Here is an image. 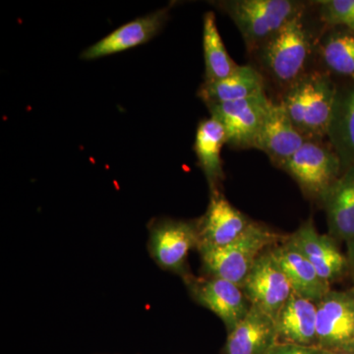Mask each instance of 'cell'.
Here are the masks:
<instances>
[{"label": "cell", "mask_w": 354, "mask_h": 354, "mask_svg": "<svg viewBox=\"0 0 354 354\" xmlns=\"http://www.w3.org/2000/svg\"><path fill=\"white\" fill-rule=\"evenodd\" d=\"M337 91L329 77L304 76L290 88L281 104L298 131L308 140L329 134Z\"/></svg>", "instance_id": "6da1fadb"}, {"label": "cell", "mask_w": 354, "mask_h": 354, "mask_svg": "<svg viewBox=\"0 0 354 354\" xmlns=\"http://www.w3.org/2000/svg\"><path fill=\"white\" fill-rule=\"evenodd\" d=\"M278 239V235L264 225L251 221L245 232L232 243L199 248L203 268L209 277L242 286L258 257Z\"/></svg>", "instance_id": "7a4b0ae2"}, {"label": "cell", "mask_w": 354, "mask_h": 354, "mask_svg": "<svg viewBox=\"0 0 354 354\" xmlns=\"http://www.w3.org/2000/svg\"><path fill=\"white\" fill-rule=\"evenodd\" d=\"M220 6L234 21L248 46L266 43L302 13L301 4L290 0H232L220 2Z\"/></svg>", "instance_id": "3957f363"}, {"label": "cell", "mask_w": 354, "mask_h": 354, "mask_svg": "<svg viewBox=\"0 0 354 354\" xmlns=\"http://www.w3.org/2000/svg\"><path fill=\"white\" fill-rule=\"evenodd\" d=\"M309 53V35L300 13L266 41L263 62L279 83L291 88L304 77Z\"/></svg>", "instance_id": "277c9868"}, {"label": "cell", "mask_w": 354, "mask_h": 354, "mask_svg": "<svg viewBox=\"0 0 354 354\" xmlns=\"http://www.w3.org/2000/svg\"><path fill=\"white\" fill-rule=\"evenodd\" d=\"M281 167L305 192L323 199L339 178L342 165L337 153L307 140Z\"/></svg>", "instance_id": "5b68a950"}, {"label": "cell", "mask_w": 354, "mask_h": 354, "mask_svg": "<svg viewBox=\"0 0 354 354\" xmlns=\"http://www.w3.org/2000/svg\"><path fill=\"white\" fill-rule=\"evenodd\" d=\"M316 305L317 346L354 349V290H330Z\"/></svg>", "instance_id": "8992f818"}, {"label": "cell", "mask_w": 354, "mask_h": 354, "mask_svg": "<svg viewBox=\"0 0 354 354\" xmlns=\"http://www.w3.org/2000/svg\"><path fill=\"white\" fill-rule=\"evenodd\" d=\"M241 288L252 306L262 310L276 321L292 293L288 277L272 248L258 257Z\"/></svg>", "instance_id": "52a82bcc"}, {"label": "cell", "mask_w": 354, "mask_h": 354, "mask_svg": "<svg viewBox=\"0 0 354 354\" xmlns=\"http://www.w3.org/2000/svg\"><path fill=\"white\" fill-rule=\"evenodd\" d=\"M199 225L190 221L160 220L151 225L149 249L162 269L183 272L188 254L199 246Z\"/></svg>", "instance_id": "ba28073f"}, {"label": "cell", "mask_w": 354, "mask_h": 354, "mask_svg": "<svg viewBox=\"0 0 354 354\" xmlns=\"http://www.w3.org/2000/svg\"><path fill=\"white\" fill-rule=\"evenodd\" d=\"M271 102L265 94L207 106L211 118L220 121L225 128L227 144L237 148H253L254 139Z\"/></svg>", "instance_id": "9c48e42d"}, {"label": "cell", "mask_w": 354, "mask_h": 354, "mask_svg": "<svg viewBox=\"0 0 354 354\" xmlns=\"http://www.w3.org/2000/svg\"><path fill=\"white\" fill-rule=\"evenodd\" d=\"M187 281L195 301L216 314L225 324L227 333L243 320L251 308L241 286L232 281L213 277Z\"/></svg>", "instance_id": "30bf717a"}, {"label": "cell", "mask_w": 354, "mask_h": 354, "mask_svg": "<svg viewBox=\"0 0 354 354\" xmlns=\"http://www.w3.org/2000/svg\"><path fill=\"white\" fill-rule=\"evenodd\" d=\"M306 141L291 122L283 104L271 102L254 139L253 148L267 153L272 162L283 167Z\"/></svg>", "instance_id": "8fae6325"}, {"label": "cell", "mask_w": 354, "mask_h": 354, "mask_svg": "<svg viewBox=\"0 0 354 354\" xmlns=\"http://www.w3.org/2000/svg\"><path fill=\"white\" fill-rule=\"evenodd\" d=\"M288 239L330 285L348 271L346 256L341 252L335 239L319 234L311 220L302 223Z\"/></svg>", "instance_id": "7c38bea8"}, {"label": "cell", "mask_w": 354, "mask_h": 354, "mask_svg": "<svg viewBox=\"0 0 354 354\" xmlns=\"http://www.w3.org/2000/svg\"><path fill=\"white\" fill-rule=\"evenodd\" d=\"M167 19L169 8L137 18L84 50L81 57L84 60L97 59L148 43L162 31Z\"/></svg>", "instance_id": "4fadbf2b"}, {"label": "cell", "mask_w": 354, "mask_h": 354, "mask_svg": "<svg viewBox=\"0 0 354 354\" xmlns=\"http://www.w3.org/2000/svg\"><path fill=\"white\" fill-rule=\"evenodd\" d=\"M250 223L251 221L218 191L212 193L208 209L198 223L200 242L197 249L227 245L236 241Z\"/></svg>", "instance_id": "5bb4252c"}, {"label": "cell", "mask_w": 354, "mask_h": 354, "mask_svg": "<svg viewBox=\"0 0 354 354\" xmlns=\"http://www.w3.org/2000/svg\"><path fill=\"white\" fill-rule=\"evenodd\" d=\"M279 339L276 319L251 305L243 320L228 333L225 353L268 354Z\"/></svg>", "instance_id": "9a60e30c"}, {"label": "cell", "mask_w": 354, "mask_h": 354, "mask_svg": "<svg viewBox=\"0 0 354 354\" xmlns=\"http://www.w3.org/2000/svg\"><path fill=\"white\" fill-rule=\"evenodd\" d=\"M272 252L288 277L292 292L298 297L318 304L329 292L330 283L322 279L290 239L272 248Z\"/></svg>", "instance_id": "2e32d148"}, {"label": "cell", "mask_w": 354, "mask_h": 354, "mask_svg": "<svg viewBox=\"0 0 354 354\" xmlns=\"http://www.w3.org/2000/svg\"><path fill=\"white\" fill-rule=\"evenodd\" d=\"M322 201L327 212L329 235L335 241L354 239V165L339 176Z\"/></svg>", "instance_id": "e0dca14e"}, {"label": "cell", "mask_w": 354, "mask_h": 354, "mask_svg": "<svg viewBox=\"0 0 354 354\" xmlns=\"http://www.w3.org/2000/svg\"><path fill=\"white\" fill-rule=\"evenodd\" d=\"M279 339L288 344L311 346L317 337V305L295 292L283 305L277 318Z\"/></svg>", "instance_id": "ac0fdd59"}, {"label": "cell", "mask_w": 354, "mask_h": 354, "mask_svg": "<svg viewBox=\"0 0 354 354\" xmlns=\"http://www.w3.org/2000/svg\"><path fill=\"white\" fill-rule=\"evenodd\" d=\"M261 95H265L264 80L259 72L249 65L239 66L223 80L205 82L199 90V97L206 104L239 101Z\"/></svg>", "instance_id": "d6986e66"}, {"label": "cell", "mask_w": 354, "mask_h": 354, "mask_svg": "<svg viewBox=\"0 0 354 354\" xmlns=\"http://www.w3.org/2000/svg\"><path fill=\"white\" fill-rule=\"evenodd\" d=\"M227 143V133L220 121L209 118L200 122L195 139L194 150L212 193L218 191L223 179L221 151Z\"/></svg>", "instance_id": "ffe728a7"}, {"label": "cell", "mask_w": 354, "mask_h": 354, "mask_svg": "<svg viewBox=\"0 0 354 354\" xmlns=\"http://www.w3.org/2000/svg\"><path fill=\"white\" fill-rule=\"evenodd\" d=\"M335 153L341 158L342 167L354 165V88L337 95L334 116L329 130Z\"/></svg>", "instance_id": "44dd1931"}, {"label": "cell", "mask_w": 354, "mask_h": 354, "mask_svg": "<svg viewBox=\"0 0 354 354\" xmlns=\"http://www.w3.org/2000/svg\"><path fill=\"white\" fill-rule=\"evenodd\" d=\"M203 48L206 65V82L223 80L234 73L241 65L228 55L221 38L213 12L206 13L203 23Z\"/></svg>", "instance_id": "7402d4cb"}, {"label": "cell", "mask_w": 354, "mask_h": 354, "mask_svg": "<svg viewBox=\"0 0 354 354\" xmlns=\"http://www.w3.org/2000/svg\"><path fill=\"white\" fill-rule=\"evenodd\" d=\"M322 55L330 71L354 81V31L330 34L323 44Z\"/></svg>", "instance_id": "603a6c76"}, {"label": "cell", "mask_w": 354, "mask_h": 354, "mask_svg": "<svg viewBox=\"0 0 354 354\" xmlns=\"http://www.w3.org/2000/svg\"><path fill=\"white\" fill-rule=\"evenodd\" d=\"M323 21L354 31V0H325L319 2Z\"/></svg>", "instance_id": "cb8c5ba5"}, {"label": "cell", "mask_w": 354, "mask_h": 354, "mask_svg": "<svg viewBox=\"0 0 354 354\" xmlns=\"http://www.w3.org/2000/svg\"><path fill=\"white\" fill-rule=\"evenodd\" d=\"M325 351L313 346H299L295 344H279L268 354H324Z\"/></svg>", "instance_id": "d4e9b609"}, {"label": "cell", "mask_w": 354, "mask_h": 354, "mask_svg": "<svg viewBox=\"0 0 354 354\" xmlns=\"http://www.w3.org/2000/svg\"><path fill=\"white\" fill-rule=\"evenodd\" d=\"M346 245H348L346 259H348V271L351 272L354 281V239L346 242Z\"/></svg>", "instance_id": "484cf974"}, {"label": "cell", "mask_w": 354, "mask_h": 354, "mask_svg": "<svg viewBox=\"0 0 354 354\" xmlns=\"http://www.w3.org/2000/svg\"><path fill=\"white\" fill-rule=\"evenodd\" d=\"M324 354H354V349H342V351H325Z\"/></svg>", "instance_id": "4316f807"}]
</instances>
